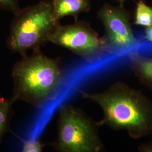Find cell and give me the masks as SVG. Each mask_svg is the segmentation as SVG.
Returning <instances> with one entry per match:
<instances>
[{"label": "cell", "mask_w": 152, "mask_h": 152, "mask_svg": "<svg viewBox=\"0 0 152 152\" xmlns=\"http://www.w3.org/2000/svg\"><path fill=\"white\" fill-rule=\"evenodd\" d=\"M80 92L83 99L101 107L100 127L126 131L134 139L152 135V102L141 91L117 81L102 92Z\"/></svg>", "instance_id": "1"}, {"label": "cell", "mask_w": 152, "mask_h": 152, "mask_svg": "<svg viewBox=\"0 0 152 152\" xmlns=\"http://www.w3.org/2000/svg\"><path fill=\"white\" fill-rule=\"evenodd\" d=\"M60 61L59 57L50 58L40 50L22 56L12 68V101H23L42 108L54 99L64 79Z\"/></svg>", "instance_id": "2"}, {"label": "cell", "mask_w": 152, "mask_h": 152, "mask_svg": "<svg viewBox=\"0 0 152 152\" xmlns=\"http://www.w3.org/2000/svg\"><path fill=\"white\" fill-rule=\"evenodd\" d=\"M14 15L6 44L12 52L22 56L29 50H40L59 23L54 15L51 1H41Z\"/></svg>", "instance_id": "3"}, {"label": "cell", "mask_w": 152, "mask_h": 152, "mask_svg": "<svg viewBox=\"0 0 152 152\" xmlns=\"http://www.w3.org/2000/svg\"><path fill=\"white\" fill-rule=\"evenodd\" d=\"M100 127L83 110L64 104L59 110L58 135L51 145L58 152H100L104 144L99 133Z\"/></svg>", "instance_id": "4"}, {"label": "cell", "mask_w": 152, "mask_h": 152, "mask_svg": "<svg viewBox=\"0 0 152 152\" xmlns=\"http://www.w3.org/2000/svg\"><path fill=\"white\" fill-rule=\"evenodd\" d=\"M49 42L69 50L88 63L100 60L112 50L105 37H100L90 24L83 21L65 26L59 23Z\"/></svg>", "instance_id": "5"}, {"label": "cell", "mask_w": 152, "mask_h": 152, "mask_svg": "<svg viewBox=\"0 0 152 152\" xmlns=\"http://www.w3.org/2000/svg\"><path fill=\"white\" fill-rule=\"evenodd\" d=\"M105 31L104 36L110 49L128 48L137 42L132 30L130 14L124 6L105 4L98 12Z\"/></svg>", "instance_id": "6"}, {"label": "cell", "mask_w": 152, "mask_h": 152, "mask_svg": "<svg viewBox=\"0 0 152 152\" xmlns=\"http://www.w3.org/2000/svg\"><path fill=\"white\" fill-rule=\"evenodd\" d=\"M53 14L59 21L65 16H73L77 21L80 14L91 9L90 0H52Z\"/></svg>", "instance_id": "7"}, {"label": "cell", "mask_w": 152, "mask_h": 152, "mask_svg": "<svg viewBox=\"0 0 152 152\" xmlns=\"http://www.w3.org/2000/svg\"><path fill=\"white\" fill-rule=\"evenodd\" d=\"M131 68L140 82L152 90V58L142 56L137 51L129 55Z\"/></svg>", "instance_id": "8"}, {"label": "cell", "mask_w": 152, "mask_h": 152, "mask_svg": "<svg viewBox=\"0 0 152 152\" xmlns=\"http://www.w3.org/2000/svg\"><path fill=\"white\" fill-rule=\"evenodd\" d=\"M11 99H8L0 95V144L10 128L14 115Z\"/></svg>", "instance_id": "9"}, {"label": "cell", "mask_w": 152, "mask_h": 152, "mask_svg": "<svg viewBox=\"0 0 152 152\" xmlns=\"http://www.w3.org/2000/svg\"><path fill=\"white\" fill-rule=\"evenodd\" d=\"M134 24L144 27L152 26V8L142 0L137 3Z\"/></svg>", "instance_id": "10"}, {"label": "cell", "mask_w": 152, "mask_h": 152, "mask_svg": "<svg viewBox=\"0 0 152 152\" xmlns=\"http://www.w3.org/2000/svg\"><path fill=\"white\" fill-rule=\"evenodd\" d=\"M45 145L41 142L32 139L23 141V152H41Z\"/></svg>", "instance_id": "11"}, {"label": "cell", "mask_w": 152, "mask_h": 152, "mask_svg": "<svg viewBox=\"0 0 152 152\" xmlns=\"http://www.w3.org/2000/svg\"><path fill=\"white\" fill-rule=\"evenodd\" d=\"M0 9L15 15L20 10L19 0H0Z\"/></svg>", "instance_id": "12"}, {"label": "cell", "mask_w": 152, "mask_h": 152, "mask_svg": "<svg viewBox=\"0 0 152 152\" xmlns=\"http://www.w3.org/2000/svg\"><path fill=\"white\" fill-rule=\"evenodd\" d=\"M138 150L140 152H152V140L140 145Z\"/></svg>", "instance_id": "13"}, {"label": "cell", "mask_w": 152, "mask_h": 152, "mask_svg": "<svg viewBox=\"0 0 152 152\" xmlns=\"http://www.w3.org/2000/svg\"><path fill=\"white\" fill-rule=\"evenodd\" d=\"M144 33H145L144 38L146 39L147 41L152 42V26L145 27Z\"/></svg>", "instance_id": "14"}, {"label": "cell", "mask_w": 152, "mask_h": 152, "mask_svg": "<svg viewBox=\"0 0 152 152\" xmlns=\"http://www.w3.org/2000/svg\"><path fill=\"white\" fill-rule=\"evenodd\" d=\"M126 0H117L118 2L120 4L119 5L124 6V4Z\"/></svg>", "instance_id": "15"}]
</instances>
